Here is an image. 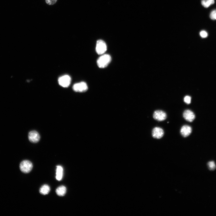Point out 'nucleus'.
I'll list each match as a JSON object with an SVG mask.
<instances>
[{"label": "nucleus", "instance_id": "13", "mask_svg": "<svg viewBox=\"0 0 216 216\" xmlns=\"http://www.w3.org/2000/svg\"><path fill=\"white\" fill-rule=\"evenodd\" d=\"M50 188L47 184L43 185L39 189V192L42 194L45 195L48 194L50 191Z\"/></svg>", "mask_w": 216, "mask_h": 216}, {"label": "nucleus", "instance_id": "12", "mask_svg": "<svg viewBox=\"0 0 216 216\" xmlns=\"http://www.w3.org/2000/svg\"><path fill=\"white\" fill-rule=\"evenodd\" d=\"M56 191L57 194L58 196H63L66 193V188L64 186L61 185L57 188Z\"/></svg>", "mask_w": 216, "mask_h": 216}, {"label": "nucleus", "instance_id": "9", "mask_svg": "<svg viewBox=\"0 0 216 216\" xmlns=\"http://www.w3.org/2000/svg\"><path fill=\"white\" fill-rule=\"evenodd\" d=\"M29 140L33 143H36L40 139V136L36 131L33 130L30 132L28 134Z\"/></svg>", "mask_w": 216, "mask_h": 216}, {"label": "nucleus", "instance_id": "18", "mask_svg": "<svg viewBox=\"0 0 216 216\" xmlns=\"http://www.w3.org/2000/svg\"><path fill=\"white\" fill-rule=\"evenodd\" d=\"M200 35L203 38H205L207 37L208 34L205 31H202L200 32Z\"/></svg>", "mask_w": 216, "mask_h": 216}, {"label": "nucleus", "instance_id": "17", "mask_svg": "<svg viewBox=\"0 0 216 216\" xmlns=\"http://www.w3.org/2000/svg\"><path fill=\"white\" fill-rule=\"evenodd\" d=\"M191 98L189 96H185L184 99V101L187 104H190L191 102Z\"/></svg>", "mask_w": 216, "mask_h": 216}, {"label": "nucleus", "instance_id": "15", "mask_svg": "<svg viewBox=\"0 0 216 216\" xmlns=\"http://www.w3.org/2000/svg\"><path fill=\"white\" fill-rule=\"evenodd\" d=\"M208 166L210 170H214L216 168V165L213 161H209L208 163Z\"/></svg>", "mask_w": 216, "mask_h": 216}, {"label": "nucleus", "instance_id": "14", "mask_svg": "<svg viewBox=\"0 0 216 216\" xmlns=\"http://www.w3.org/2000/svg\"><path fill=\"white\" fill-rule=\"evenodd\" d=\"M214 3V0H202L201 4L205 8H207Z\"/></svg>", "mask_w": 216, "mask_h": 216}, {"label": "nucleus", "instance_id": "6", "mask_svg": "<svg viewBox=\"0 0 216 216\" xmlns=\"http://www.w3.org/2000/svg\"><path fill=\"white\" fill-rule=\"evenodd\" d=\"M71 79L68 75H64L60 77L58 79L59 84L64 87H68L70 84Z\"/></svg>", "mask_w": 216, "mask_h": 216}, {"label": "nucleus", "instance_id": "1", "mask_svg": "<svg viewBox=\"0 0 216 216\" xmlns=\"http://www.w3.org/2000/svg\"><path fill=\"white\" fill-rule=\"evenodd\" d=\"M111 60L110 56L105 54L100 56L97 60V64L99 68H104L106 67Z\"/></svg>", "mask_w": 216, "mask_h": 216}, {"label": "nucleus", "instance_id": "10", "mask_svg": "<svg viewBox=\"0 0 216 216\" xmlns=\"http://www.w3.org/2000/svg\"><path fill=\"white\" fill-rule=\"evenodd\" d=\"M192 131V129L190 126L185 125L181 128L180 132L183 137H185L188 136L191 133Z\"/></svg>", "mask_w": 216, "mask_h": 216}, {"label": "nucleus", "instance_id": "4", "mask_svg": "<svg viewBox=\"0 0 216 216\" xmlns=\"http://www.w3.org/2000/svg\"><path fill=\"white\" fill-rule=\"evenodd\" d=\"M153 118L155 120L158 121H162L166 119L167 115L166 113L162 110H156L153 114Z\"/></svg>", "mask_w": 216, "mask_h": 216}, {"label": "nucleus", "instance_id": "8", "mask_svg": "<svg viewBox=\"0 0 216 216\" xmlns=\"http://www.w3.org/2000/svg\"><path fill=\"white\" fill-rule=\"evenodd\" d=\"M183 116L186 120L190 122H193L195 117L194 113L189 110H185L183 112Z\"/></svg>", "mask_w": 216, "mask_h": 216}, {"label": "nucleus", "instance_id": "2", "mask_svg": "<svg viewBox=\"0 0 216 216\" xmlns=\"http://www.w3.org/2000/svg\"><path fill=\"white\" fill-rule=\"evenodd\" d=\"M33 165L29 160H25L22 161L20 165V170L24 173H28L32 170Z\"/></svg>", "mask_w": 216, "mask_h": 216}, {"label": "nucleus", "instance_id": "3", "mask_svg": "<svg viewBox=\"0 0 216 216\" xmlns=\"http://www.w3.org/2000/svg\"><path fill=\"white\" fill-rule=\"evenodd\" d=\"M107 47L104 41L101 40H97L96 43V50L99 55L102 54L106 51Z\"/></svg>", "mask_w": 216, "mask_h": 216}, {"label": "nucleus", "instance_id": "5", "mask_svg": "<svg viewBox=\"0 0 216 216\" xmlns=\"http://www.w3.org/2000/svg\"><path fill=\"white\" fill-rule=\"evenodd\" d=\"M73 88L74 91L76 92H84L88 90V87L85 82H82L74 84Z\"/></svg>", "mask_w": 216, "mask_h": 216}, {"label": "nucleus", "instance_id": "7", "mask_svg": "<svg viewBox=\"0 0 216 216\" xmlns=\"http://www.w3.org/2000/svg\"><path fill=\"white\" fill-rule=\"evenodd\" d=\"M152 136L154 138L160 139L163 136L164 131L161 128L156 127L152 129Z\"/></svg>", "mask_w": 216, "mask_h": 216}, {"label": "nucleus", "instance_id": "11", "mask_svg": "<svg viewBox=\"0 0 216 216\" xmlns=\"http://www.w3.org/2000/svg\"><path fill=\"white\" fill-rule=\"evenodd\" d=\"M63 174V168L61 166H56V178L58 181L62 180Z\"/></svg>", "mask_w": 216, "mask_h": 216}, {"label": "nucleus", "instance_id": "16", "mask_svg": "<svg viewBox=\"0 0 216 216\" xmlns=\"http://www.w3.org/2000/svg\"><path fill=\"white\" fill-rule=\"evenodd\" d=\"M210 18L213 20H216V10L212 11L210 15Z\"/></svg>", "mask_w": 216, "mask_h": 216}, {"label": "nucleus", "instance_id": "19", "mask_svg": "<svg viewBox=\"0 0 216 216\" xmlns=\"http://www.w3.org/2000/svg\"><path fill=\"white\" fill-rule=\"evenodd\" d=\"M57 0H45L47 4L49 5H53L55 4Z\"/></svg>", "mask_w": 216, "mask_h": 216}]
</instances>
